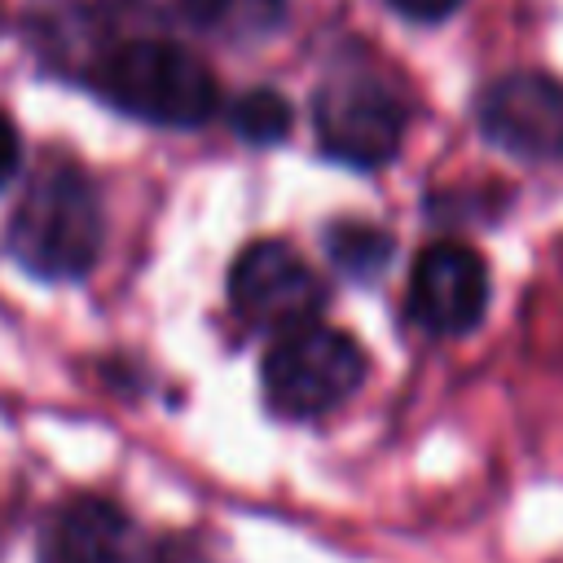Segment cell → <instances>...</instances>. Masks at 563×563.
Wrapping results in <instances>:
<instances>
[{
	"label": "cell",
	"instance_id": "cell-12",
	"mask_svg": "<svg viewBox=\"0 0 563 563\" xmlns=\"http://www.w3.org/2000/svg\"><path fill=\"white\" fill-rule=\"evenodd\" d=\"M466 0H391L396 13H405L409 22H444L449 13H457Z\"/></svg>",
	"mask_w": 563,
	"mask_h": 563
},
{
	"label": "cell",
	"instance_id": "cell-3",
	"mask_svg": "<svg viewBox=\"0 0 563 563\" xmlns=\"http://www.w3.org/2000/svg\"><path fill=\"white\" fill-rule=\"evenodd\" d=\"M365 369H369L365 352L352 334L312 321L303 330L273 339L260 365V383H264V400L273 413L303 422L356 396L365 383Z\"/></svg>",
	"mask_w": 563,
	"mask_h": 563
},
{
	"label": "cell",
	"instance_id": "cell-2",
	"mask_svg": "<svg viewBox=\"0 0 563 563\" xmlns=\"http://www.w3.org/2000/svg\"><path fill=\"white\" fill-rule=\"evenodd\" d=\"M92 88L114 110L154 128H198L216 110V75L172 40H128L110 48L92 70Z\"/></svg>",
	"mask_w": 563,
	"mask_h": 563
},
{
	"label": "cell",
	"instance_id": "cell-13",
	"mask_svg": "<svg viewBox=\"0 0 563 563\" xmlns=\"http://www.w3.org/2000/svg\"><path fill=\"white\" fill-rule=\"evenodd\" d=\"M18 163H22V136L9 123V114H0V189L18 176Z\"/></svg>",
	"mask_w": 563,
	"mask_h": 563
},
{
	"label": "cell",
	"instance_id": "cell-4",
	"mask_svg": "<svg viewBox=\"0 0 563 563\" xmlns=\"http://www.w3.org/2000/svg\"><path fill=\"white\" fill-rule=\"evenodd\" d=\"M312 123L317 141L334 163L347 167H383L396 158L405 141V101L396 88H387L374 75H339L325 79L312 97Z\"/></svg>",
	"mask_w": 563,
	"mask_h": 563
},
{
	"label": "cell",
	"instance_id": "cell-1",
	"mask_svg": "<svg viewBox=\"0 0 563 563\" xmlns=\"http://www.w3.org/2000/svg\"><path fill=\"white\" fill-rule=\"evenodd\" d=\"M101 242H106L101 198L88 172L75 163L44 167L18 198L4 229V251L40 282L84 277L97 264Z\"/></svg>",
	"mask_w": 563,
	"mask_h": 563
},
{
	"label": "cell",
	"instance_id": "cell-9",
	"mask_svg": "<svg viewBox=\"0 0 563 563\" xmlns=\"http://www.w3.org/2000/svg\"><path fill=\"white\" fill-rule=\"evenodd\" d=\"M185 18L216 40L255 44L286 22V0H180Z\"/></svg>",
	"mask_w": 563,
	"mask_h": 563
},
{
	"label": "cell",
	"instance_id": "cell-5",
	"mask_svg": "<svg viewBox=\"0 0 563 563\" xmlns=\"http://www.w3.org/2000/svg\"><path fill=\"white\" fill-rule=\"evenodd\" d=\"M229 308L251 330L290 334L317 321V312L325 308V290L290 242L260 238L238 251L229 268Z\"/></svg>",
	"mask_w": 563,
	"mask_h": 563
},
{
	"label": "cell",
	"instance_id": "cell-6",
	"mask_svg": "<svg viewBox=\"0 0 563 563\" xmlns=\"http://www.w3.org/2000/svg\"><path fill=\"white\" fill-rule=\"evenodd\" d=\"M475 123L497 150L523 163H550L563 154V84L541 70L501 75L479 92Z\"/></svg>",
	"mask_w": 563,
	"mask_h": 563
},
{
	"label": "cell",
	"instance_id": "cell-8",
	"mask_svg": "<svg viewBox=\"0 0 563 563\" xmlns=\"http://www.w3.org/2000/svg\"><path fill=\"white\" fill-rule=\"evenodd\" d=\"M132 519L106 497H70L44 528L40 563H132Z\"/></svg>",
	"mask_w": 563,
	"mask_h": 563
},
{
	"label": "cell",
	"instance_id": "cell-11",
	"mask_svg": "<svg viewBox=\"0 0 563 563\" xmlns=\"http://www.w3.org/2000/svg\"><path fill=\"white\" fill-rule=\"evenodd\" d=\"M229 123H233V132H238L242 141H251V145H273V141H282V136L290 132V106H286V97H277L273 88H251L246 97L233 101Z\"/></svg>",
	"mask_w": 563,
	"mask_h": 563
},
{
	"label": "cell",
	"instance_id": "cell-7",
	"mask_svg": "<svg viewBox=\"0 0 563 563\" xmlns=\"http://www.w3.org/2000/svg\"><path fill=\"white\" fill-rule=\"evenodd\" d=\"M488 268L466 242H431L409 273V317L431 334H466L484 321Z\"/></svg>",
	"mask_w": 563,
	"mask_h": 563
},
{
	"label": "cell",
	"instance_id": "cell-10",
	"mask_svg": "<svg viewBox=\"0 0 563 563\" xmlns=\"http://www.w3.org/2000/svg\"><path fill=\"white\" fill-rule=\"evenodd\" d=\"M325 251H330V260H334L343 273L369 282V277H378V273L387 268V260H391V238H387L383 229H374V224L343 220V224L330 229Z\"/></svg>",
	"mask_w": 563,
	"mask_h": 563
}]
</instances>
